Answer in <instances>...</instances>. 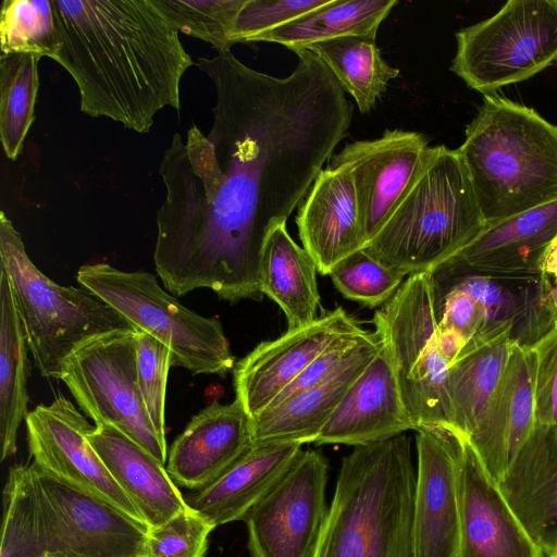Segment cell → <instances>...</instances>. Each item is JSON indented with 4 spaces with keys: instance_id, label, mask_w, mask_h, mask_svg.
Segmentation results:
<instances>
[{
    "instance_id": "6da1fadb",
    "label": "cell",
    "mask_w": 557,
    "mask_h": 557,
    "mask_svg": "<svg viewBox=\"0 0 557 557\" xmlns=\"http://www.w3.org/2000/svg\"><path fill=\"white\" fill-rule=\"evenodd\" d=\"M286 77L257 71L231 51L198 58L215 92L208 135L175 133L159 174L156 250L187 282L216 293L261 289L265 238L286 224L337 145L354 106L310 50Z\"/></svg>"
},
{
    "instance_id": "7a4b0ae2",
    "label": "cell",
    "mask_w": 557,
    "mask_h": 557,
    "mask_svg": "<svg viewBox=\"0 0 557 557\" xmlns=\"http://www.w3.org/2000/svg\"><path fill=\"white\" fill-rule=\"evenodd\" d=\"M59 49L79 109L148 133L165 107L180 111L181 82L195 64L159 0H51Z\"/></svg>"
},
{
    "instance_id": "3957f363",
    "label": "cell",
    "mask_w": 557,
    "mask_h": 557,
    "mask_svg": "<svg viewBox=\"0 0 557 557\" xmlns=\"http://www.w3.org/2000/svg\"><path fill=\"white\" fill-rule=\"evenodd\" d=\"M416 480L407 435L355 446L311 557H411Z\"/></svg>"
},
{
    "instance_id": "277c9868",
    "label": "cell",
    "mask_w": 557,
    "mask_h": 557,
    "mask_svg": "<svg viewBox=\"0 0 557 557\" xmlns=\"http://www.w3.org/2000/svg\"><path fill=\"white\" fill-rule=\"evenodd\" d=\"M457 151L486 225L557 200V125L532 108L484 95Z\"/></svg>"
},
{
    "instance_id": "5b68a950",
    "label": "cell",
    "mask_w": 557,
    "mask_h": 557,
    "mask_svg": "<svg viewBox=\"0 0 557 557\" xmlns=\"http://www.w3.org/2000/svg\"><path fill=\"white\" fill-rule=\"evenodd\" d=\"M485 226L457 149L429 146L410 183L363 250L384 267L408 276L430 272Z\"/></svg>"
},
{
    "instance_id": "8992f818",
    "label": "cell",
    "mask_w": 557,
    "mask_h": 557,
    "mask_svg": "<svg viewBox=\"0 0 557 557\" xmlns=\"http://www.w3.org/2000/svg\"><path fill=\"white\" fill-rule=\"evenodd\" d=\"M148 531L34 463L12 522L16 557H143Z\"/></svg>"
},
{
    "instance_id": "52a82bcc",
    "label": "cell",
    "mask_w": 557,
    "mask_h": 557,
    "mask_svg": "<svg viewBox=\"0 0 557 557\" xmlns=\"http://www.w3.org/2000/svg\"><path fill=\"white\" fill-rule=\"evenodd\" d=\"M0 268L10 280L29 351L44 377L59 379L64 359L85 341L132 327L86 288L62 286L46 276L29 259L4 211L0 212Z\"/></svg>"
},
{
    "instance_id": "ba28073f",
    "label": "cell",
    "mask_w": 557,
    "mask_h": 557,
    "mask_svg": "<svg viewBox=\"0 0 557 557\" xmlns=\"http://www.w3.org/2000/svg\"><path fill=\"white\" fill-rule=\"evenodd\" d=\"M76 280L133 329L169 347L173 367L220 376L233 371L236 360L220 320L184 307L152 274L100 262L82 265Z\"/></svg>"
},
{
    "instance_id": "9c48e42d",
    "label": "cell",
    "mask_w": 557,
    "mask_h": 557,
    "mask_svg": "<svg viewBox=\"0 0 557 557\" xmlns=\"http://www.w3.org/2000/svg\"><path fill=\"white\" fill-rule=\"evenodd\" d=\"M372 324L417 430L437 428L453 432L446 388L449 363L438 347L430 273L408 275L394 296L374 312Z\"/></svg>"
},
{
    "instance_id": "30bf717a",
    "label": "cell",
    "mask_w": 557,
    "mask_h": 557,
    "mask_svg": "<svg viewBox=\"0 0 557 557\" xmlns=\"http://www.w3.org/2000/svg\"><path fill=\"white\" fill-rule=\"evenodd\" d=\"M450 71L483 95L527 81L557 60V0H509L456 33Z\"/></svg>"
},
{
    "instance_id": "8fae6325",
    "label": "cell",
    "mask_w": 557,
    "mask_h": 557,
    "mask_svg": "<svg viewBox=\"0 0 557 557\" xmlns=\"http://www.w3.org/2000/svg\"><path fill=\"white\" fill-rule=\"evenodd\" d=\"M135 329H117L78 345L59 379L95 425H113L165 465L168 446L147 412L137 379Z\"/></svg>"
},
{
    "instance_id": "7c38bea8",
    "label": "cell",
    "mask_w": 557,
    "mask_h": 557,
    "mask_svg": "<svg viewBox=\"0 0 557 557\" xmlns=\"http://www.w3.org/2000/svg\"><path fill=\"white\" fill-rule=\"evenodd\" d=\"M329 462L301 450L270 492L246 515L250 557H311L327 507Z\"/></svg>"
},
{
    "instance_id": "4fadbf2b",
    "label": "cell",
    "mask_w": 557,
    "mask_h": 557,
    "mask_svg": "<svg viewBox=\"0 0 557 557\" xmlns=\"http://www.w3.org/2000/svg\"><path fill=\"white\" fill-rule=\"evenodd\" d=\"M25 423L34 465L145 522L89 444L87 433L94 425L69 399L59 395L51 404L37 406Z\"/></svg>"
},
{
    "instance_id": "5bb4252c",
    "label": "cell",
    "mask_w": 557,
    "mask_h": 557,
    "mask_svg": "<svg viewBox=\"0 0 557 557\" xmlns=\"http://www.w3.org/2000/svg\"><path fill=\"white\" fill-rule=\"evenodd\" d=\"M363 331L354 317L338 307L307 325L287 329L280 337L261 342L234 366L235 399L250 418L256 417L335 342Z\"/></svg>"
},
{
    "instance_id": "9a60e30c",
    "label": "cell",
    "mask_w": 557,
    "mask_h": 557,
    "mask_svg": "<svg viewBox=\"0 0 557 557\" xmlns=\"http://www.w3.org/2000/svg\"><path fill=\"white\" fill-rule=\"evenodd\" d=\"M416 432L411 557H459V435L437 428Z\"/></svg>"
},
{
    "instance_id": "2e32d148",
    "label": "cell",
    "mask_w": 557,
    "mask_h": 557,
    "mask_svg": "<svg viewBox=\"0 0 557 557\" xmlns=\"http://www.w3.org/2000/svg\"><path fill=\"white\" fill-rule=\"evenodd\" d=\"M428 139L423 134L385 129L381 137L347 143L329 166L349 172L367 244L376 235L417 172Z\"/></svg>"
},
{
    "instance_id": "e0dca14e",
    "label": "cell",
    "mask_w": 557,
    "mask_h": 557,
    "mask_svg": "<svg viewBox=\"0 0 557 557\" xmlns=\"http://www.w3.org/2000/svg\"><path fill=\"white\" fill-rule=\"evenodd\" d=\"M459 557H544L468 441L459 435Z\"/></svg>"
},
{
    "instance_id": "ac0fdd59",
    "label": "cell",
    "mask_w": 557,
    "mask_h": 557,
    "mask_svg": "<svg viewBox=\"0 0 557 557\" xmlns=\"http://www.w3.org/2000/svg\"><path fill=\"white\" fill-rule=\"evenodd\" d=\"M557 239V200L488 224L467 246L430 273L536 277Z\"/></svg>"
},
{
    "instance_id": "d6986e66",
    "label": "cell",
    "mask_w": 557,
    "mask_h": 557,
    "mask_svg": "<svg viewBox=\"0 0 557 557\" xmlns=\"http://www.w3.org/2000/svg\"><path fill=\"white\" fill-rule=\"evenodd\" d=\"M534 347L515 345L502 380L467 440L499 483L536 423Z\"/></svg>"
},
{
    "instance_id": "ffe728a7",
    "label": "cell",
    "mask_w": 557,
    "mask_h": 557,
    "mask_svg": "<svg viewBox=\"0 0 557 557\" xmlns=\"http://www.w3.org/2000/svg\"><path fill=\"white\" fill-rule=\"evenodd\" d=\"M251 445V418L239 401H214L194 416L174 440L166 470L177 485L198 491L215 481Z\"/></svg>"
},
{
    "instance_id": "44dd1931",
    "label": "cell",
    "mask_w": 557,
    "mask_h": 557,
    "mask_svg": "<svg viewBox=\"0 0 557 557\" xmlns=\"http://www.w3.org/2000/svg\"><path fill=\"white\" fill-rule=\"evenodd\" d=\"M417 428L401 397L391 360L380 351L348 389L315 440L317 445H368Z\"/></svg>"
},
{
    "instance_id": "7402d4cb",
    "label": "cell",
    "mask_w": 557,
    "mask_h": 557,
    "mask_svg": "<svg viewBox=\"0 0 557 557\" xmlns=\"http://www.w3.org/2000/svg\"><path fill=\"white\" fill-rule=\"evenodd\" d=\"M295 221L302 247L322 275L367 245L352 178L344 169L327 166L319 173Z\"/></svg>"
},
{
    "instance_id": "603a6c76",
    "label": "cell",
    "mask_w": 557,
    "mask_h": 557,
    "mask_svg": "<svg viewBox=\"0 0 557 557\" xmlns=\"http://www.w3.org/2000/svg\"><path fill=\"white\" fill-rule=\"evenodd\" d=\"M430 276L434 290L455 288L475 299L485 312L482 329L510 324L512 338L521 346H534L556 325L549 299V278L545 274L497 277L430 273Z\"/></svg>"
},
{
    "instance_id": "cb8c5ba5",
    "label": "cell",
    "mask_w": 557,
    "mask_h": 557,
    "mask_svg": "<svg viewBox=\"0 0 557 557\" xmlns=\"http://www.w3.org/2000/svg\"><path fill=\"white\" fill-rule=\"evenodd\" d=\"M498 484L527 532L547 554L557 541V426L536 424Z\"/></svg>"
},
{
    "instance_id": "d4e9b609",
    "label": "cell",
    "mask_w": 557,
    "mask_h": 557,
    "mask_svg": "<svg viewBox=\"0 0 557 557\" xmlns=\"http://www.w3.org/2000/svg\"><path fill=\"white\" fill-rule=\"evenodd\" d=\"M87 440L149 528L189 508L166 467L113 425H94Z\"/></svg>"
},
{
    "instance_id": "484cf974",
    "label": "cell",
    "mask_w": 557,
    "mask_h": 557,
    "mask_svg": "<svg viewBox=\"0 0 557 557\" xmlns=\"http://www.w3.org/2000/svg\"><path fill=\"white\" fill-rule=\"evenodd\" d=\"M298 443H252L215 481L184 495L187 505L215 528L244 520L302 450Z\"/></svg>"
},
{
    "instance_id": "4316f807",
    "label": "cell",
    "mask_w": 557,
    "mask_h": 557,
    "mask_svg": "<svg viewBox=\"0 0 557 557\" xmlns=\"http://www.w3.org/2000/svg\"><path fill=\"white\" fill-rule=\"evenodd\" d=\"M381 349L373 335L345 366L321 383L251 418L252 443H314L348 389Z\"/></svg>"
},
{
    "instance_id": "83f0119b",
    "label": "cell",
    "mask_w": 557,
    "mask_h": 557,
    "mask_svg": "<svg viewBox=\"0 0 557 557\" xmlns=\"http://www.w3.org/2000/svg\"><path fill=\"white\" fill-rule=\"evenodd\" d=\"M517 342L512 326L482 329L449 366L447 395L453 433L468 440L495 393Z\"/></svg>"
},
{
    "instance_id": "f1b7e54d",
    "label": "cell",
    "mask_w": 557,
    "mask_h": 557,
    "mask_svg": "<svg viewBox=\"0 0 557 557\" xmlns=\"http://www.w3.org/2000/svg\"><path fill=\"white\" fill-rule=\"evenodd\" d=\"M317 264L280 224L269 232L261 257V290L285 313L288 329L313 322L320 301Z\"/></svg>"
},
{
    "instance_id": "f546056e",
    "label": "cell",
    "mask_w": 557,
    "mask_h": 557,
    "mask_svg": "<svg viewBox=\"0 0 557 557\" xmlns=\"http://www.w3.org/2000/svg\"><path fill=\"white\" fill-rule=\"evenodd\" d=\"M28 345L7 272L0 268L1 460L16 451L17 431L28 406Z\"/></svg>"
},
{
    "instance_id": "4dcf8cb0",
    "label": "cell",
    "mask_w": 557,
    "mask_h": 557,
    "mask_svg": "<svg viewBox=\"0 0 557 557\" xmlns=\"http://www.w3.org/2000/svg\"><path fill=\"white\" fill-rule=\"evenodd\" d=\"M397 3V0H332L321 9L259 36L256 41L278 44L295 52L341 37L376 38L380 25Z\"/></svg>"
},
{
    "instance_id": "1f68e13d",
    "label": "cell",
    "mask_w": 557,
    "mask_h": 557,
    "mask_svg": "<svg viewBox=\"0 0 557 557\" xmlns=\"http://www.w3.org/2000/svg\"><path fill=\"white\" fill-rule=\"evenodd\" d=\"M307 50L327 66L362 114L374 109L388 83L399 75V70L382 58L375 37H341L311 45Z\"/></svg>"
},
{
    "instance_id": "d6a6232c",
    "label": "cell",
    "mask_w": 557,
    "mask_h": 557,
    "mask_svg": "<svg viewBox=\"0 0 557 557\" xmlns=\"http://www.w3.org/2000/svg\"><path fill=\"white\" fill-rule=\"evenodd\" d=\"M40 59L32 53H1L0 57V139L7 158L12 161L22 153L35 121Z\"/></svg>"
},
{
    "instance_id": "836d02e7",
    "label": "cell",
    "mask_w": 557,
    "mask_h": 557,
    "mask_svg": "<svg viewBox=\"0 0 557 557\" xmlns=\"http://www.w3.org/2000/svg\"><path fill=\"white\" fill-rule=\"evenodd\" d=\"M1 53H32L53 59L59 49L50 0H4L0 17Z\"/></svg>"
},
{
    "instance_id": "e575fe53",
    "label": "cell",
    "mask_w": 557,
    "mask_h": 557,
    "mask_svg": "<svg viewBox=\"0 0 557 557\" xmlns=\"http://www.w3.org/2000/svg\"><path fill=\"white\" fill-rule=\"evenodd\" d=\"M245 0H159L178 32L210 44L218 53L231 51L233 32Z\"/></svg>"
},
{
    "instance_id": "d590c367",
    "label": "cell",
    "mask_w": 557,
    "mask_h": 557,
    "mask_svg": "<svg viewBox=\"0 0 557 557\" xmlns=\"http://www.w3.org/2000/svg\"><path fill=\"white\" fill-rule=\"evenodd\" d=\"M330 276L344 297L376 308L394 296L406 275L384 267L361 249L337 263Z\"/></svg>"
},
{
    "instance_id": "8d00e7d4",
    "label": "cell",
    "mask_w": 557,
    "mask_h": 557,
    "mask_svg": "<svg viewBox=\"0 0 557 557\" xmlns=\"http://www.w3.org/2000/svg\"><path fill=\"white\" fill-rule=\"evenodd\" d=\"M137 379L147 412L162 441L165 438V393L172 354L169 347L148 333L136 330Z\"/></svg>"
},
{
    "instance_id": "74e56055",
    "label": "cell",
    "mask_w": 557,
    "mask_h": 557,
    "mask_svg": "<svg viewBox=\"0 0 557 557\" xmlns=\"http://www.w3.org/2000/svg\"><path fill=\"white\" fill-rule=\"evenodd\" d=\"M214 528L189 507L149 528L143 557H203Z\"/></svg>"
},
{
    "instance_id": "f35d334b",
    "label": "cell",
    "mask_w": 557,
    "mask_h": 557,
    "mask_svg": "<svg viewBox=\"0 0 557 557\" xmlns=\"http://www.w3.org/2000/svg\"><path fill=\"white\" fill-rule=\"evenodd\" d=\"M332 0H245L233 32L234 44L255 42L270 30L284 26Z\"/></svg>"
},
{
    "instance_id": "ab89813d",
    "label": "cell",
    "mask_w": 557,
    "mask_h": 557,
    "mask_svg": "<svg viewBox=\"0 0 557 557\" xmlns=\"http://www.w3.org/2000/svg\"><path fill=\"white\" fill-rule=\"evenodd\" d=\"M536 423L557 426V323L534 346Z\"/></svg>"
},
{
    "instance_id": "60d3db41",
    "label": "cell",
    "mask_w": 557,
    "mask_h": 557,
    "mask_svg": "<svg viewBox=\"0 0 557 557\" xmlns=\"http://www.w3.org/2000/svg\"><path fill=\"white\" fill-rule=\"evenodd\" d=\"M433 292L438 329L455 330L468 342L482 330L484 309L470 295L455 288Z\"/></svg>"
},
{
    "instance_id": "b9f144b4",
    "label": "cell",
    "mask_w": 557,
    "mask_h": 557,
    "mask_svg": "<svg viewBox=\"0 0 557 557\" xmlns=\"http://www.w3.org/2000/svg\"><path fill=\"white\" fill-rule=\"evenodd\" d=\"M438 347L449 366L459 356L468 341L455 330L437 327Z\"/></svg>"
},
{
    "instance_id": "7bdbcfd3",
    "label": "cell",
    "mask_w": 557,
    "mask_h": 557,
    "mask_svg": "<svg viewBox=\"0 0 557 557\" xmlns=\"http://www.w3.org/2000/svg\"><path fill=\"white\" fill-rule=\"evenodd\" d=\"M542 269L549 278H557V239L548 248Z\"/></svg>"
},
{
    "instance_id": "ee69618b",
    "label": "cell",
    "mask_w": 557,
    "mask_h": 557,
    "mask_svg": "<svg viewBox=\"0 0 557 557\" xmlns=\"http://www.w3.org/2000/svg\"><path fill=\"white\" fill-rule=\"evenodd\" d=\"M549 299L557 323V278H549Z\"/></svg>"
},
{
    "instance_id": "f6af8a7d",
    "label": "cell",
    "mask_w": 557,
    "mask_h": 557,
    "mask_svg": "<svg viewBox=\"0 0 557 557\" xmlns=\"http://www.w3.org/2000/svg\"><path fill=\"white\" fill-rule=\"evenodd\" d=\"M548 557H557V541L552 549L546 554Z\"/></svg>"
}]
</instances>
